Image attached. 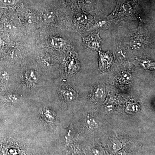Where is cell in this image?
Segmentation results:
<instances>
[{
  "mask_svg": "<svg viewBox=\"0 0 155 155\" xmlns=\"http://www.w3.org/2000/svg\"><path fill=\"white\" fill-rule=\"evenodd\" d=\"M132 8L128 3L125 2H120L117 4L115 10L108 16V18L114 19L129 16L132 14Z\"/></svg>",
  "mask_w": 155,
  "mask_h": 155,
  "instance_id": "6da1fadb",
  "label": "cell"
},
{
  "mask_svg": "<svg viewBox=\"0 0 155 155\" xmlns=\"http://www.w3.org/2000/svg\"><path fill=\"white\" fill-rule=\"evenodd\" d=\"M102 39L99 34H91L82 38V43L85 47L93 51L101 50Z\"/></svg>",
  "mask_w": 155,
  "mask_h": 155,
  "instance_id": "7a4b0ae2",
  "label": "cell"
},
{
  "mask_svg": "<svg viewBox=\"0 0 155 155\" xmlns=\"http://www.w3.org/2000/svg\"><path fill=\"white\" fill-rule=\"evenodd\" d=\"M99 69L104 71L110 67L114 61V56L110 51H99Z\"/></svg>",
  "mask_w": 155,
  "mask_h": 155,
  "instance_id": "3957f363",
  "label": "cell"
},
{
  "mask_svg": "<svg viewBox=\"0 0 155 155\" xmlns=\"http://www.w3.org/2000/svg\"><path fill=\"white\" fill-rule=\"evenodd\" d=\"M130 48L132 49L141 50L144 48V44L143 38L140 35H135L130 39Z\"/></svg>",
  "mask_w": 155,
  "mask_h": 155,
  "instance_id": "277c9868",
  "label": "cell"
},
{
  "mask_svg": "<svg viewBox=\"0 0 155 155\" xmlns=\"http://www.w3.org/2000/svg\"><path fill=\"white\" fill-rule=\"evenodd\" d=\"M138 60L140 66L143 69H150V70L154 69L155 63L154 61L147 58L145 59L139 58Z\"/></svg>",
  "mask_w": 155,
  "mask_h": 155,
  "instance_id": "5b68a950",
  "label": "cell"
},
{
  "mask_svg": "<svg viewBox=\"0 0 155 155\" xmlns=\"http://www.w3.org/2000/svg\"><path fill=\"white\" fill-rule=\"evenodd\" d=\"M131 79V75L127 71L122 72L118 77V81L122 84H127L130 82Z\"/></svg>",
  "mask_w": 155,
  "mask_h": 155,
  "instance_id": "8992f818",
  "label": "cell"
},
{
  "mask_svg": "<svg viewBox=\"0 0 155 155\" xmlns=\"http://www.w3.org/2000/svg\"><path fill=\"white\" fill-rule=\"evenodd\" d=\"M105 87L102 84H99L95 88L94 91V96L98 99H101L105 94Z\"/></svg>",
  "mask_w": 155,
  "mask_h": 155,
  "instance_id": "52a82bcc",
  "label": "cell"
},
{
  "mask_svg": "<svg viewBox=\"0 0 155 155\" xmlns=\"http://www.w3.org/2000/svg\"><path fill=\"white\" fill-rule=\"evenodd\" d=\"M51 44L54 47L61 48L64 46L65 42L63 39L61 38L53 37L51 40Z\"/></svg>",
  "mask_w": 155,
  "mask_h": 155,
  "instance_id": "ba28073f",
  "label": "cell"
},
{
  "mask_svg": "<svg viewBox=\"0 0 155 155\" xmlns=\"http://www.w3.org/2000/svg\"><path fill=\"white\" fill-rule=\"evenodd\" d=\"M75 19L79 24L84 25L88 22V18L85 14L79 13L75 16Z\"/></svg>",
  "mask_w": 155,
  "mask_h": 155,
  "instance_id": "9c48e42d",
  "label": "cell"
},
{
  "mask_svg": "<svg viewBox=\"0 0 155 155\" xmlns=\"http://www.w3.org/2000/svg\"><path fill=\"white\" fill-rule=\"evenodd\" d=\"M43 19L45 22L48 23L53 22L54 19V12L50 11H46L43 15Z\"/></svg>",
  "mask_w": 155,
  "mask_h": 155,
  "instance_id": "30bf717a",
  "label": "cell"
},
{
  "mask_svg": "<svg viewBox=\"0 0 155 155\" xmlns=\"http://www.w3.org/2000/svg\"><path fill=\"white\" fill-rule=\"evenodd\" d=\"M75 92L70 90L67 91L65 92L64 97L68 101H72L75 98Z\"/></svg>",
  "mask_w": 155,
  "mask_h": 155,
  "instance_id": "8fae6325",
  "label": "cell"
},
{
  "mask_svg": "<svg viewBox=\"0 0 155 155\" xmlns=\"http://www.w3.org/2000/svg\"><path fill=\"white\" fill-rule=\"evenodd\" d=\"M28 77L31 81H36L38 78V75L35 71L31 70L28 73Z\"/></svg>",
  "mask_w": 155,
  "mask_h": 155,
  "instance_id": "7c38bea8",
  "label": "cell"
},
{
  "mask_svg": "<svg viewBox=\"0 0 155 155\" xmlns=\"http://www.w3.org/2000/svg\"><path fill=\"white\" fill-rule=\"evenodd\" d=\"M87 122L89 127H95L97 126V123L95 120L93 118H88L87 120Z\"/></svg>",
  "mask_w": 155,
  "mask_h": 155,
  "instance_id": "4fadbf2b",
  "label": "cell"
},
{
  "mask_svg": "<svg viewBox=\"0 0 155 155\" xmlns=\"http://www.w3.org/2000/svg\"><path fill=\"white\" fill-rule=\"evenodd\" d=\"M107 23V21L105 20H100L95 24L93 28H102L103 26L105 25Z\"/></svg>",
  "mask_w": 155,
  "mask_h": 155,
  "instance_id": "5bb4252c",
  "label": "cell"
},
{
  "mask_svg": "<svg viewBox=\"0 0 155 155\" xmlns=\"http://www.w3.org/2000/svg\"><path fill=\"white\" fill-rule=\"evenodd\" d=\"M0 78L3 81H8L9 79L8 74L5 71H2L0 72Z\"/></svg>",
  "mask_w": 155,
  "mask_h": 155,
  "instance_id": "9a60e30c",
  "label": "cell"
},
{
  "mask_svg": "<svg viewBox=\"0 0 155 155\" xmlns=\"http://www.w3.org/2000/svg\"><path fill=\"white\" fill-rule=\"evenodd\" d=\"M116 55L119 58L124 59L126 57V54L124 50L119 49L116 51Z\"/></svg>",
  "mask_w": 155,
  "mask_h": 155,
  "instance_id": "2e32d148",
  "label": "cell"
},
{
  "mask_svg": "<svg viewBox=\"0 0 155 155\" xmlns=\"http://www.w3.org/2000/svg\"><path fill=\"white\" fill-rule=\"evenodd\" d=\"M121 147H122V144L119 141H115L113 144V150L116 151L119 150Z\"/></svg>",
  "mask_w": 155,
  "mask_h": 155,
  "instance_id": "e0dca14e",
  "label": "cell"
},
{
  "mask_svg": "<svg viewBox=\"0 0 155 155\" xmlns=\"http://www.w3.org/2000/svg\"><path fill=\"white\" fill-rule=\"evenodd\" d=\"M5 99L8 101L13 102L17 101L18 98L14 95L10 94L5 97Z\"/></svg>",
  "mask_w": 155,
  "mask_h": 155,
  "instance_id": "ac0fdd59",
  "label": "cell"
},
{
  "mask_svg": "<svg viewBox=\"0 0 155 155\" xmlns=\"http://www.w3.org/2000/svg\"><path fill=\"white\" fill-rule=\"evenodd\" d=\"M2 2L4 5L11 6L15 4L16 0H1Z\"/></svg>",
  "mask_w": 155,
  "mask_h": 155,
  "instance_id": "d6986e66",
  "label": "cell"
},
{
  "mask_svg": "<svg viewBox=\"0 0 155 155\" xmlns=\"http://www.w3.org/2000/svg\"><path fill=\"white\" fill-rule=\"evenodd\" d=\"M35 20V17L33 14H30L26 17V21L28 24H31L33 23Z\"/></svg>",
  "mask_w": 155,
  "mask_h": 155,
  "instance_id": "ffe728a7",
  "label": "cell"
},
{
  "mask_svg": "<svg viewBox=\"0 0 155 155\" xmlns=\"http://www.w3.org/2000/svg\"><path fill=\"white\" fill-rule=\"evenodd\" d=\"M137 106L136 105L132 104V105L129 106V110L130 111H133V112H136L137 110Z\"/></svg>",
  "mask_w": 155,
  "mask_h": 155,
  "instance_id": "44dd1931",
  "label": "cell"
},
{
  "mask_svg": "<svg viewBox=\"0 0 155 155\" xmlns=\"http://www.w3.org/2000/svg\"><path fill=\"white\" fill-rule=\"evenodd\" d=\"M117 155H125V154L124 151H120L117 153Z\"/></svg>",
  "mask_w": 155,
  "mask_h": 155,
  "instance_id": "7402d4cb",
  "label": "cell"
},
{
  "mask_svg": "<svg viewBox=\"0 0 155 155\" xmlns=\"http://www.w3.org/2000/svg\"><path fill=\"white\" fill-rule=\"evenodd\" d=\"M127 1H131V0H127Z\"/></svg>",
  "mask_w": 155,
  "mask_h": 155,
  "instance_id": "603a6c76",
  "label": "cell"
},
{
  "mask_svg": "<svg viewBox=\"0 0 155 155\" xmlns=\"http://www.w3.org/2000/svg\"><path fill=\"white\" fill-rule=\"evenodd\" d=\"M0 43H1V40H0Z\"/></svg>",
  "mask_w": 155,
  "mask_h": 155,
  "instance_id": "cb8c5ba5",
  "label": "cell"
}]
</instances>
